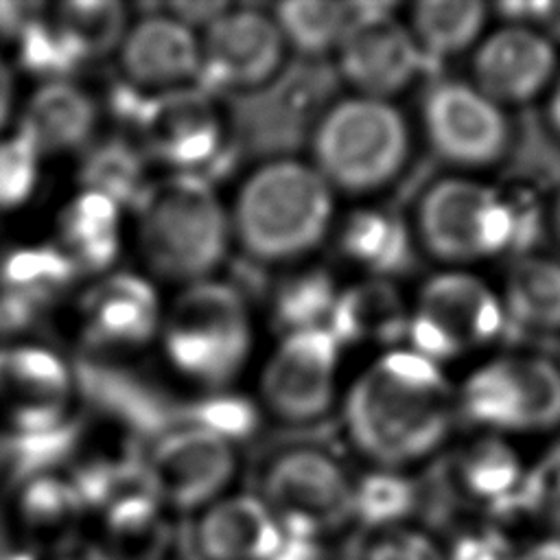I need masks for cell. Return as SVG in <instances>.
Returning a JSON list of instances; mask_svg holds the SVG:
<instances>
[{
  "instance_id": "e0dca14e",
  "label": "cell",
  "mask_w": 560,
  "mask_h": 560,
  "mask_svg": "<svg viewBox=\"0 0 560 560\" xmlns=\"http://www.w3.org/2000/svg\"><path fill=\"white\" fill-rule=\"evenodd\" d=\"M74 389V370L57 352L33 343L0 348V413L7 431L31 433L68 422Z\"/></svg>"
},
{
  "instance_id": "e575fe53",
  "label": "cell",
  "mask_w": 560,
  "mask_h": 560,
  "mask_svg": "<svg viewBox=\"0 0 560 560\" xmlns=\"http://www.w3.org/2000/svg\"><path fill=\"white\" fill-rule=\"evenodd\" d=\"M420 505V488L402 470L374 468L354 479L352 525L381 532L409 525Z\"/></svg>"
},
{
  "instance_id": "9a60e30c",
  "label": "cell",
  "mask_w": 560,
  "mask_h": 560,
  "mask_svg": "<svg viewBox=\"0 0 560 560\" xmlns=\"http://www.w3.org/2000/svg\"><path fill=\"white\" fill-rule=\"evenodd\" d=\"M387 2H361V15L337 48L341 77L359 96L383 98L402 92L429 61L409 26Z\"/></svg>"
},
{
  "instance_id": "ffe728a7",
  "label": "cell",
  "mask_w": 560,
  "mask_h": 560,
  "mask_svg": "<svg viewBox=\"0 0 560 560\" xmlns=\"http://www.w3.org/2000/svg\"><path fill=\"white\" fill-rule=\"evenodd\" d=\"M90 523V510L70 477L59 472L35 475L18 481L11 505V529L20 547L42 560L72 556Z\"/></svg>"
},
{
  "instance_id": "8992f818",
  "label": "cell",
  "mask_w": 560,
  "mask_h": 560,
  "mask_svg": "<svg viewBox=\"0 0 560 560\" xmlns=\"http://www.w3.org/2000/svg\"><path fill=\"white\" fill-rule=\"evenodd\" d=\"M416 234L431 256L451 265L521 252L518 203L477 179L444 177L420 197Z\"/></svg>"
},
{
  "instance_id": "7bdbcfd3",
  "label": "cell",
  "mask_w": 560,
  "mask_h": 560,
  "mask_svg": "<svg viewBox=\"0 0 560 560\" xmlns=\"http://www.w3.org/2000/svg\"><path fill=\"white\" fill-rule=\"evenodd\" d=\"M271 560H328V540L282 527V538Z\"/></svg>"
},
{
  "instance_id": "6da1fadb",
  "label": "cell",
  "mask_w": 560,
  "mask_h": 560,
  "mask_svg": "<svg viewBox=\"0 0 560 560\" xmlns=\"http://www.w3.org/2000/svg\"><path fill=\"white\" fill-rule=\"evenodd\" d=\"M354 448L376 468L402 470L433 455L453 424V392L440 363L389 350L350 385L343 405Z\"/></svg>"
},
{
  "instance_id": "4dcf8cb0",
  "label": "cell",
  "mask_w": 560,
  "mask_h": 560,
  "mask_svg": "<svg viewBox=\"0 0 560 560\" xmlns=\"http://www.w3.org/2000/svg\"><path fill=\"white\" fill-rule=\"evenodd\" d=\"M488 20V9L477 0H422L413 4L409 31L429 57H453L470 48Z\"/></svg>"
},
{
  "instance_id": "f1b7e54d",
  "label": "cell",
  "mask_w": 560,
  "mask_h": 560,
  "mask_svg": "<svg viewBox=\"0 0 560 560\" xmlns=\"http://www.w3.org/2000/svg\"><path fill=\"white\" fill-rule=\"evenodd\" d=\"M343 256L372 273L389 280L413 262V238L409 228L394 212L361 208L346 217L339 230Z\"/></svg>"
},
{
  "instance_id": "74e56055",
  "label": "cell",
  "mask_w": 560,
  "mask_h": 560,
  "mask_svg": "<svg viewBox=\"0 0 560 560\" xmlns=\"http://www.w3.org/2000/svg\"><path fill=\"white\" fill-rule=\"evenodd\" d=\"M190 424L206 429L210 433H217L225 438L228 442L236 444L238 440L249 438L258 427V411L256 407L241 398L230 394H212L206 398H199L186 407H179L177 413V427Z\"/></svg>"
},
{
  "instance_id": "1f68e13d",
  "label": "cell",
  "mask_w": 560,
  "mask_h": 560,
  "mask_svg": "<svg viewBox=\"0 0 560 560\" xmlns=\"http://www.w3.org/2000/svg\"><path fill=\"white\" fill-rule=\"evenodd\" d=\"M361 15V2L289 0L273 7V20L298 52L315 57L337 50Z\"/></svg>"
},
{
  "instance_id": "f6af8a7d",
  "label": "cell",
  "mask_w": 560,
  "mask_h": 560,
  "mask_svg": "<svg viewBox=\"0 0 560 560\" xmlns=\"http://www.w3.org/2000/svg\"><path fill=\"white\" fill-rule=\"evenodd\" d=\"M44 9L42 2H0V37L15 39L18 33Z\"/></svg>"
},
{
  "instance_id": "816d5d0a",
  "label": "cell",
  "mask_w": 560,
  "mask_h": 560,
  "mask_svg": "<svg viewBox=\"0 0 560 560\" xmlns=\"http://www.w3.org/2000/svg\"><path fill=\"white\" fill-rule=\"evenodd\" d=\"M50 560H88V558H77V556H61V558H50Z\"/></svg>"
},
{
  "instance_id": "4fadbf2b",
  "label": "cell",
  "mask_w": 560,
  "mask_h": 560,
  "mask_svg": "<svg viewBox=\"0 0 560 560\" xmlns=\"http://www.w3.org/2000/svg\"><path fill=\"white\" fill-rule=\"evenodd\" d=\"M319 77L311 68L280 72L260 90L232 98L228 149L238 158H289L308 127L311 105L319 96ZM265 160V162H267Z\"/></svg>"
},
{
  "instance_id": "44dd1931",
  "label": "cell",
  "mask_w": 560,
  "mask_h": 560,
  "mask_svg": "<svg viewBox=\"0 0 560 560\" xmlns=\"http://www.w3.org/2000/svg\"><path fill=\"white\" fill-rule=\"evenodd\" d=\"M81 335L94 350H127L147 343L162 322L158 293L133 273L101 278L81 302Z\"/></svg>"
},
{
  "instance_id": "7dc6e473",
  "label": "cell",
  "mask_w": 560,
  "mask_h": 560,
  "mask_svg": "<svg viewBox=\"0 0 560 560\" xmlns=\"http://www.w3.org/2000/svg\"><path fill=\"white\" fill-rule=\"evenodd\" d=\"M13 107V74L9 66L0 59V129L7 122Z\"/></svg>"
},
{
  "instance_id": "2e32d148",
  "label": "cell",
  "mask_w": 560,
  "mask_h": 560,
  "mask_svg": "<svg viewBox=\"0 0 560 560\" xmlns=\"http://www.w3.org/2000/svg\"><path fill=\"white\" fill-rule=\"evenodd\" d=\"M422 122L433 151L466 168L497 162L510 140V125L499 103L464 81L433 85L422 105Z\"/></svg>"
},
{
  "instance_id": "8d00e7d4",
  "label": "cell",
  "mask_w": 560,
  "mask_h": 560,
  "mask_svg": "<svg viewBox=\"0 0 560 560\" xmlns=\"http://www.w3.org/2000/svg\"><path fill=\"white\" fill-rule=\"evenodd\" d=\"M18 59L22 68L33 74L46 77V81H66L81 63L61 31L57 28L50 9H44L18 33Z\"/></svg>"
},
{
  "instance_id": "f907efd6",
  "label": "cell",
  "mask_w": 560,
  "mask_h": 560,
  "mask_svg": "<svg viewBox=\"0 0 560 560\" xmlns=\"http://www.w3.org/2000/svg\"><path fill=\"white\" fill-rule=\"evenodd\" d=\"M551 228H553L556 238L560 243V192H558V197L553 201V208H551Z\"/></svg>"
},
{
  "instance_id": "4316f807",
  "label": "cell",
  "mask_w": 560,
  "mask_h": 560,
  "mask_svg": "<svg viewBox=\"0 0 560 560\" xmlns=\"http://www.w3.org/2000/svg\"><path fill=\"white\" fill-rule=\"evenodd\" d=\"M77 385L116 420L151 440L177 427L179 405H168L155 389L118 368L83 363L74 372Z\"/></svg>"
},
{
  "instance_id": "d4e9b609",
  "label": "cell",
  "mask_w": 560,
  "mask_h": 560,
  "mask_svg": "<svg viewBox=\"0 0 560 560\" xmlns=\"http://www.w3.org/2000/svg\"><path fill=\"white\" fill-rule=\"evenodd\" d=\"M527 466L499 435H486L470 444L457 462V486L486 518L503 523L521 516V490Z\"/></svg>"
},
{
  "instance_id": "7a4b0ae2",
  "label": "cell",
  "mask_w": 560,
  "mask_h": 560,
  "mask_svg": "<svg viewBox=\"0 0 560 560\" xmlns=\"http://www.w3.org/2000/svg\"><path fill=\"white\" fill-rule=\"evenodd\" d=\"M332 210V188L315 166L278 158L262 162L243 182L230 230L252 260L284 262L322 243Z\"/></svg>"
},
{
  "instance_id": "d6986e66",
  "label": "cell",
  "mask_w": 560,
  "mask_h": 560,
  "mask_svg": "<svg viewBox=\"0 0 560 560\" xmlns=\"http://www.w3.org/2000/svg\"><path fill=\"white\" fill-rule=\"evenodd\" d=\"M556 48L529 24H508L492 31L475 50L477 90L494 103H527L553 79Z\"/></svg>"
},
{
  "instance_id": "8fae6325",
  "label": "cell",
  "mask_w": 560,
  "mask_h": 560,
  "mask_svg": "<svg viewBox=\"0 0 560 560\" xmlns=\"http://www.w3.org/2000/svg\"><path fill=\"white\" fill-rule=\"evenodd\" d=\"M140 459L153 494L171 514H199L232 492L238 472L236 444L190 424L153 438Z\"/></svg>"
},
{
  "instance_id": "5bb4252c",
  "label": "cell",
  "mask_w": 560,
  "mask_h": 560,
  "mask_svg": "<svg viewBox=\"0 0 560 560\" xmlns=\"http://www.w3.org/2000/svg\"><path fill=\"white\" fill-rule=\"evenodd\" d=\"M339 354L341 346L326 328L284 335L262 370L265 407L287 424L319 420L335 400Z\"/></svg>"
},
{
  "instance_id": "836d02e7",
  "label": "cell",
  "mask_w": 560,
  "mask_h": 560,
  "mask_svg": "<svg viewBox=\"0 0 560 560\" xmlns=\"http://www.w3.org/2000/svg\"><path fill=\"white\" fill-rule=\"evenodd\" d=\"M50 15L81 63L118 50L129 28L125 4L114 0H66Z\"/></svg>"
},
{
  "instance_id": "484cf974",
  "label": "cell",
  "mask_w": 560,
  "mask_h": 560,
  "mask_svg": "<svg viewBox=\"0 0 560 560\" xmlns=\"http://www.w3.org/2000/svg\"><path fill=\"white\" fill-rule=\"evenodd\" d=\"M407 322L409 313L396 287L389 280L370 278L337 293L324 328L343 348L361 341H396L405 337Z\"/></svg>"
},
{
  "instance_id": "ba28073f",
  "label": "cell",
  "mask_w": 560,
  "mask_h": 560,
  "mask_svg": "<svg viewBox=\"0 0 560 560\" xmlns=\"http://www.w3.org/2000/svg\"><path fill=\"white\" fill-rule=\"evenodd\" d=\"M144 158L210 179L234 164L228 149V125L214 96L197 85L142 94L129 122Z\"/></svg>"
},
{
  "instance_id": "d590c367",
  "label": "cell",
  "mask_w": 560,
  "mask_h": 560,
  "mask_svg": "<svg viewBox=\"0 0 560 560\" xmlns=\"http://www.w3.org/2000/svg\"><path fill=\"white\" fill-rule=\"evenodd\" d=\"M339 289L324 269H306L282 280L271 298L273 324L284 332L324 328Z\"/></svg>"
},
{
  "instance_id": "c3c4849f",
  "label": "cell",
  "mask_w": 560,
  "mask_h": 560,
  "mask_svg": "<svg viewBox=\"0 0 560 560\" xmlns=\"http://www.w3.org/2000/svg\"><path fill=\"white\" fill-rule=\"evenodd\" d=\"M549 120L551 125L556 127V131L560 133V77L556 81V88H553V94L549 98Z\"/></svg>"
},
{
  "instance_id": "30bf717a",
  "label": "cell",
  "mask_w": 560,
  "mask_h": 560,
  "mask_svg": "<svg viewBox=\"0 0 560 560\" xmlns=\"http://www.w3.org/2000/svg\"><path fill=\"white\" fill-rule=\"evenodd\" d=\"M462 413L490 431L529 433L560 424V368L542 357H503L472 370Z\"/></svg>"
},
{
  "instance_id": "5b68a950",
  "label": "cell",
  "mask_w": 560,
  "mask_h": 560,
  "mask_svg": "<svg viewBox=\"0 0 560 560\" xmlns=\"http://www.w3.org/2000/svg\"><path fill=\"white\" fill-rule=\"evenodd\" d=\"M311 144L313 166L332 190L372 192L400 173L411 136L405 116L389 101L357 94L324 112Z\"/></svg>"
},
{
  "instance_id": "603a6c76",
  "label": "cell",
  "mask_w": 560,
  "mask_h": 560,
  "mask_svg": "<svg viewBox=\"0 0 560 560\" xmlns=\"http://www.w3.org/2000/svg\"><path fill=\"white\" fill-rule=\"evenodd\" d=\"M59 245H28L0 260V332L28 328L77 278Z\"/></svg>"
},
{
  "instance_id": "ac0fdd59",
  "label": "cell",
  "mask_w": 560,
  "mask_h": 560,
  "mask_svg": "<svg viewBox=\"0 0 560 560\" xmlns=\"http://www.w3.org/2000/svg\"><path fill=\"white\" fill-rule=\"evenodd\" d=\"M118 57L127 85L144 94H160L195 85L199 39L186 24L155 11L127 28Z\"/></svg>"
},
{
  "instance_id": "52a82bcc",
  "label": "cell",
  "mask_w": 560,
  "mask_h": 560,
  "mask_svg": "<svg viewBox=\"0 0 560 560\" xmlns=\"http://www.w3.org/2000/svg\"><path fill=\"white\" fill-rule=\"evenodd\" d=\"M354 479L319 446H289L260 470L256 494L282 527L330 540L352 525Z\"/></svg>"
},
{
  "instance_id": "f35d334b",
  "label": "cell",
  "mask_w": 560,
  "mask_h": 560,
  "mask_svg": "<svg viewBox=\"0 0 560 560\" xmlns=\"http://www.w3.org/2000/svg\"><path fill=\"white\" fill-rule=\"evenodd\" d=\"M521 516L538 521L545 532L560 534V442L527 466L521 490Z\"/></svg>"
},
{
  "instance_id": "7402d4cb",
  "label": "cell",
  "mask_w": 560,
  "mask_h": 560,
  "mask_svg": "<svg viewBox=\"0 0 560 560\" xmlns=\"http://www.w3.org/2000/svg\"><path fill=\"white\" fill-rule=\"evenodd\" d=\"M282 525L256 492H228L195 514L190 545L199 560H271Z\"/></svg>"
},
{
  "instance_id": "cb8c5ba5",
  "label": "cell",
  "mask_w": 560,
  "mask_h": 560,
  "mask_svg": "<svg viewBox=\"0 0 560 560\" xmlns=\"http://www.w3.org/2000/svg\"><path fill=\"white\" fill-rule=\"evenodd\" d=\"M94 98L70 81H46L26 101L20 129L44 155L83 149L96 129Z\"/></svg>"
},
{
  "instance_id": "d6a6232c",
  "label": "cell",
  "mask_w": 560,
  "mask_h": 560,
  "mask_svg": "<svg viewBox=\"0 0 560 560\" xmlns=\"http://www.w3.org/2000/svg\"><path fill=\"white\" fill-rule=\"evenodd\" d=\"M83 190L112 199L118 208H136L149 179L144 177V153L122 138H107L88 149L81 168Z\"/></svg>"
},
{
  "instance_id": "bcb514c9",
  "label": "cell",
  "mask_w": 560,
  "mask_h": 560,
  "mask_svg": "<svg viewBox=\"0 0 560 560\" xmlns=\"http://www.w3.org/2000/svg\"><path fill=\"white\" fill-rule=\"evenodd\" d=\"M512 560H560V534L542 532L516 545Z\"/></svg>"
},
{
  "instance_id": "7c38bea8",
  "label": "cell",
  "mask_w": 560,
  "mask_h": 560,
  "mask_svg": "<svg viewBox=\"0 0 560 560\" xmlns=\"http://www.w3.org/2000/svg\"><path fill=\"white\" fill-rule=\"evenodd\" d=\"M287 42L273 15L256 7H228L199 39L195 85L210 96H241L273 81L284 63Z\"/></svg>"
},
{
  "instance_id": "277c9868",
  "label": "cell",
  "mask_w": 560,
  "mask_h": 560,
  "mask_svg": "<svg viewBox=\"0 0 560 560\" xmlns=\"http://www.w3.org/2000/svg\"><path fill=\"white\" fill-rule=\"evenodd\" d=\"M160 332L171 365L210 389L228 385L252 348L243 293L232 282L210 278L186 284L160 322Z\"/></svg>"
},
{
  "instance_id": "83f0119b",
  "label": "cell",
  "mask_w": 560,
  "mask_h": 560,
  "mask_svg": "<svg viewBox=\"0 0 560 560\" xmlns=\"http://www.w3.org/2000/svg\"><path fill=\"white\" fill-rule=\"evenodd\" d=\"M59 249L77 271H105L120 249V208L90 190H81L61 212Z\"/></svg>"
},
{
  "instance_id": "60d3db41",
  "label": "cell",
  "mask_w": 560,
  "mask_h": 560,
  "mask_svg": "<svg viewBox=\"0 0 560 560\" xmlns=\"http://www.w3.org/2000/svg\"><path fill=\"white\" fill-rule=\"evenodd\" d=\"M357 560H444L442 540L420 525L365 534Z\"/></svg>"
},
{
  "instance_id": "681fc988",
  "label": "cell",
  "mask_w": 560,
  "mask_h": 560,
  "mask_svg": "<svg viewBox=\"0 0 560 560\" xmlns=\"http://www.w3.org/2000/svg\"><path fill=\"white\" fill-rule=\"evenodd\" d=\"M542 24H547L549 31H551L556 37H560V2H551L549 13L545 15V22H542Z\"/></svg>"
},
{
  "instance_id": "b9f144b4",
  "label": "cell",
  "mask_w": 560,
  "mask_h": 560,
  "mask_svg": "<svg viewBox=\"0 0 560 560\" xmlns=\"http://www.w3.org/2000/svg\"><path fill=\"white\" fill-rule=\"evenodd\" d=\"M516 545L492 518L462 523L442 540L444 560H512Z\"/></svg>"
},
{
  "instance_id": "3957f363",
  "label": "cell",
  "mask_w": 560,
  "mask_h": 560,
  "mask_svg": "<svg viewBox=\"0 0 560 560\" xmlns=\"http://www.w3.org/2000/svg\"><path fill=\"white\" fill-rule=\"evenodd\" d=\"M140 252L153 273L175 282L206 280L230 243V214L210 179L171 173L149 182L136 203Z\"/></svg>"
},
{
  "instance_id": "9c48e42d",
  "label": "cell",
  "mask_w": 560,
  "mask_h": 560,
  "mask_svg": "<svg viewBox=\"0 0 560 560\" xmlns=\"http://www.w3.org/2000/svg\"><path fill=\"white\" fill-rule=\"evenodd\" d=\"M501 298L477 276L459 269L431 276L409 313V348L440 363L494 341L505 326Z\"/></svg>"
},
{
  "instance_id": "ee69618b",
  "label": "cell",
  "mask_w": 560,
  "mask_h": 560,
  "mask_svg": "<svg viewBox=\"0 0 560 560\" xmlns=\"http://www.w3.org/2000/svg\"><path fill=\"white\" fill-rule=\"evenodd\" d=\"M230 4L217 2V0H188V2H171V4H158V11L171 15L173 20L186 24L188 28L201 26L206 28L214 18H219Z\"/></svg>"
},
{
  "instance_id": "ab89813d",
  "label": "cell",
  "mask_w": 560,
  "mask_h": 560,
  "mask_svg": "<svg viewBox=\"0 0 560 560\" xmlns=\"http://www.w3.org/2000/svg\"><path fill=\"white\" fill-rule=\"evenodd\" d=\"M42 153L15 129L0 138V212L20 208L35 190Z\"/></svg>"
},
{
  "instance_id": "f546056e",
  "label": "cell",
  "mask_w": 560,
  "mask_h": 560,
  "mask_svg": "<svg viewBox=\"0 0 560 560\" xmlns=\"http://www.w3.org/2000/svg\"><path fill=\"white\" fill-rule=\"evenodd\" d=\"M505 315L521 326L560 330V262L542 256H521L508 271L503 289Z\"/></svg>"
}]
</instances>
